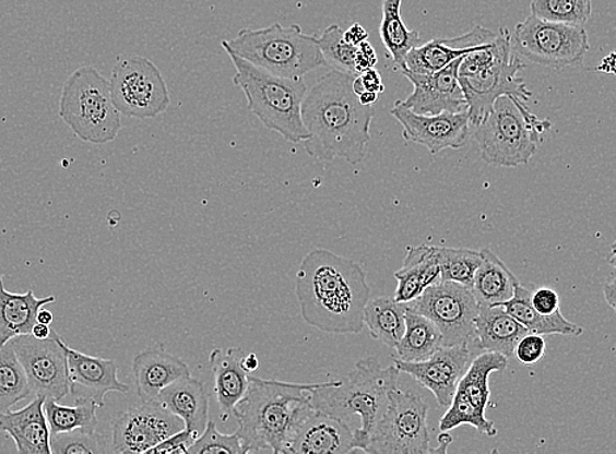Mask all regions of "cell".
<instances>
[{"mask_svg":"<svg viewBox=\"0 0 616 454\" xmlns=\"http://www.w3.org/2000/svg\"><path fill=\"white\" fill-rule=\"evenodd\" d=\"M295 295L307 325L332 334H359L371 288L363 266L318 248L301 260Z\"/></svg>","mask_w":616,"mask_h":454,"instance_id":"cell-1","label":"cell"},{"mask_svg":"<svg viewBox=\"0 0 616 454\" xmlns=\"http://www.w3.org/2000/svg\"><path fill=\"white\" fill-rule=\"evenodd\" d=\"M356 76L333 69L307 92L301 104L308 131L304 144L313 160L331 163L340 157L352 166L364 162L376 109L358 101L352 87Z\"/></svg>","mask_w":616,"mask_h":454,"instance_id":"cell-2","label":"cell"},{"mask_svg":"<svg viewBox=\"0 0 616 454\" xmlns=\"http://www.w3.org/2000/svg\"><path fill=\"white\" fill-rule=\"evenodd\" d=\"M328 383L294 384L249 377L247 394L234 410L245 453H285L300 420L312 409L311 392Z\"/></svg>","mask_w":616,"mask_h":454,"instance_id":"cell-3","label":"cell"},{"mask_svg":"<svg viewBox=\"0 0 616 454\" xmlns=\"http://www.w3.org/2000/svg\"><path fill=\"white\" fill-rule=\"evenodd\" d=\"M523 69L522 58L511 48L510 33L505 28L494 41L462 59L458 81L467 100L471 127L487 120L502 96L511 98L523 113H531L528 101L533 94L518 75Z\"/></svg>","mask_w":616,"mask_h":454,"instance_id":"cell-4","label":"cell"},{"mask_svg":"<svg viewBox=\"0 0 616 454\" xmlns=\"http://www.w3.org/2000/svg\"><path fill=\"white\" fill-rule=\"evenodd\" d=\"M395 365L383 367L377 358L357 361L344 379L330 381L311 392L313 409L346 420L358 416L363 427L354 430L356 452H366L371 432L389 406V394L398 387Z\"/></svg>","mask_w":616,"mask_h":454,"instance_id":"cell-5","label":"cell"},{"mask_svg":"<svg viewBox=\"0 0 616 454\" xmlns=\"http://www.w3.org/2000/svg\"><path fill=\"white\" fill-rule=\"evenodd\" d=\"M235 69L233 83L246 96L247 109L268 130L291 143H304L308 131L301 120V104L307 94L304 77L288 79L271 74L225 50Z\"/></svg>","mask_w":616,"mask_h":454,"instance_id":"cell-6","label":"cell"},{"mask_svg":"<svg viewBox=\"0 0 616 454\" xmlns=\"http://www.w3.org/2000/svg\"><path fill=\"white\" fill-rule=\"evenodd\" d=\"M222 48L273 75L288 79H300L328 65L318 37L306 35L298 24L245 28L229 41H223Z\"/></svg>","mask_w":616,"mask_h":454,"instance_id":"cell-7","label":"cell"},{"mask_svg":"<svg viewBox=\"0 0 616 454\" xmlns=\"http://www.w3.org/2000/svg\"><path fill=\"white\" fill-rule=\"evenodd\" d=\"M58 113L72 133L85 143L114 142L122 128L121 113L111 97L110 81L94 65H82L68 77Z\"/></svg>","mask_w":616,"mask_h":454,"instance_id":"cell-8","label":"cell"},{"mask_svg":"<svg viewBox=\"0 0 616 454\" xmlns=\"http://www.w3.org/2000/svg\"><path fill=\"white\" fill-rule=\"evenodd\" d=\"M550 127L549 121L523 113L511 98L502 96L487 120L475 128L482 159L495 167L526 166Z\"/></svg>","mask_w":616,"mask_h":454,"instance_id":"cell-9","label":"cell"},{"mask_svg":"<svg viewBox=\"0 0 616 454\" xmlns=\"http://www.w3.org/2000/svg\"><path fill=\"white\" fill-rule=\"evenodd\" d=\"M510 43L522 59L554 70L577 68L590 49L582 25L547 22L534 15L516 25Z\"/></svg>","mask_w":616,"mask_h":454,"instance_id":"cell-10","label":"cell"},{"mask_svg":"<svg viewBox=\"0 0 616 454\" xmlns=\"http://www.w3.org/2000/svg\"><path fill=\"white\" fill-rule=\"evenodd\" d=\"M428 405L415 393L400 391L389 394V406L371 432L366 453H430Z\"/></svg>","mask_w":616,"mask_h":454,"instance_id":"cell-11","label":"cell"},{"mask_svg":"<svg viewBox=\"0 0 616 454\" xmlns=\"http://www.w3.org/2000/svg\"><path fill=\"white\" fill-rule=\"evenodd\" d=\"M110 89L118 111L137 120L161 116L170 104L161 70L141 56L118 59L111 71Z\"/></svg>","mask_w":616,"mask_h":454,"instance_id":"cell-12","label":"cell"},{"mask_svg":"<svg viewBox=\"0 0 616 454\" xmlns=\"http://www.w3.org/2000/svg\"><path fill=\"white\" fill-rule=\"evenodd\" d=\"M406 307L435 322L442 333L443 346L475 342L478 302L469 287L441 280L425 289Z\"/></svg>","mask_w":616,"mask_h":454,"instance_id":"cell-13","label":"cell"},{"mask_svg":"<svg viewBox=\"0 0 616 454\" xmlns=\"http://www.w3.org/2000/svg\"><path fill=\"white\" fill-rule=\"evenodd\" d=\"M10 344L24 367L32 396L61 401L71 394L68 354L55 331L46 339L17 335Z\"/></svg>","mask_w":616,"mask_h":454,"instance_id":"cell-14","label":"cell"},{"mask_svg":"<svg viewBox=\"0 0 616 454\" xmlns=\"http://www.w3.org/2000/svg\"><path fill=\"white\" fill-rule=\"evenodd\" d=\"M186 429L182 420L164 407L159 401H146L131 407L115 419L111 426V452L149 453L163 440Z\"/></svg>","mask_w":616,"mask_h":454,"instance_id":"cell-15","label":"cell"},{"mask_svg":"<svg viewBox=\"0 0 616 454\" xmlns=\"http://www.w3.org/2000/svg\"><path fill=\"white\" fill-rule=\"evenodd\" d=\"M471 361L470 347L467 344H462L443 346L423 361L412 363V361L393 359V365L400 372L410 374L419 385L431 392L439 406L449 407Z\"/></svg>","mask_w":616,"mask_h":454,"instance_id":"cell-16","label":"cell"},{"mask_svg":"<svg viewBox=\"0 0 616 454\" xmlns=\"http://www.w3.org/2000/svg\"><path fill=\"white\" fill-rule=\"evenodd\" d=\"M391 116L402 124L406 142L422 144L431 155L443 150H459L465 146L471 136L469 111L424 116L395 103Z\"/></svg>","mask_w":616,"mask_h":454,"instance_id":"cell-17","label":"cell"},{"mask_svg":"<svg viewBox=\"0 0 616 454\" xmlns=\"http://www.w3.org/2000/svg\"><path fill=\"white\" fill-rule=\"evenodd\" d=\"M463 58L457 59L433 74L403 72L412 83L413 91L405 100H399L396 104L412 110L413 113L424 116L461 113L467 110V100L458 81V70Z\"/></svg>","mask_w":616,"mask_h":454,"instance_id":"cell-18","label":"cell"},{"mask_svg":"<svg viewBox=\"0 0 616 454\" xmlns=\"http://www.w3.org/2000/svg\"><path fill=\"white\" fill-rule=\"evenodd\" d=\"M356 452L354 431L346 420L327 416L317 409L306 414L294 432L287 454H345Z\"/></svg>","mask_w":616,"mask_h":454,"instance_id":"cell-19","label":"cell"},{"mask_svg":"<svg viewBox=\"0 0 616 454\" xmlns=\"http://www.w3.org/2000/svg\"><path fill=\"white\" fill-rule=\"evenodd\" d=\"M494 32L476 25L463 36L436 38L413 48L405 58V71L413 74H433L457 61L459 58L482 49L485 44L494 41Z\"/></svg>","mask_w":616,"mask_h":454,"instance_id":"cell-20","label":"cell"},{"mask_svg":"<svg viewBox=\"0 0 616 454\" xmlns=\"http://www.w3.org/2000/svg\"><path fill=\"white\" fill-rule=\"evenodd\" d=\"M63 347L68 354L71 394L94 399L98 407H104L108 393L127 394L130 391L129 385L118 379L115 360L90 357L69 347L64 342Z\"/></svg>","mask_w":616,"mask_h":454,"instance_id":"cell-21","label":"cell"},{"mask_svg":"<svg viewBox=\"0 0 616 454\" xmlns=\"http://www.w3.org/2000/svg\"><path fill=\"white\" fill-rule=\"evenodd\" d=\"M137 396L146 401L156 399L159 393L175 381L192 377L186 361L167 353L163 347L149 348L133 360Z\"/></svg>","mask_w":616,"mask_h":454,"instance_id":"cell-22","label":"cell"},{"mask_svg":"<svg viewBox=\"0 0 616 454\" xmlns=\"http://www.w3.org/2000/svg\"><path fill=\"white\" fill-rule=\"evenodd\" d=\"M44 397L16 411L0 414V431L7 433L22 454H51L50 429L44 410Z\"/></svg>","mask_w":616,"mask_h":454,"instance_id":"cell-23","label":"cell"},{"mask_svg":"<svg viewBox=\"0 0 616 454\" xmlns=\"http://www.w3.org/2000/svg\"><path fill=\"white\" fill-rule=\"evenodd\" d=\"M245 355V350H241L240 347H229L226 350L215 348L210 353V370L214 377V392L218 401L222 422H227L236 405L247 394L249 377L241 367V359Z\"/></svg>","mask_w":616,"mask_h":454,"instance_id":"cell-24","label":"cell"},{"mask_svg":"<svg viewBox=\"0 0 616 454\" xmlns=\"http://www.w3.org/2000/svg\"><path fill=\"white\" fill-rule=\"evenodd\" d=\"M156 399L179 417L196 438L205 431L209 422V396L202 381L192 377L177 380L164 387Z\"/></svg>","mask_w":616,"mask_h":454,"instance_id":"cell-25","label":"cell"},{"mask_svg":"<svg viewBox=\"0 0 616 454\" xmlns=\"http://www.w3.org/2000/svg\"><path fill=\"white\" fill-rule=\"evenodd\" d=\"M528 328L502 307H478L475 319V344L484 351L498 353L511 358L518 342Z\"/></svg>","mask_w":616,"mask_h":454,"instance_id":"cell-26","label":"cell"},{"mask_svg":"<svg viewBox=\"0 0 616 454\" xmlns=\"http://www.w3.org/2000/svg\"><path fill=\"white\" fill-rule=\"evenodd\" d=\"M398 287L393 299L399 302L416 300L426 288L441 282L438 247L418 246L406 249L402 268L395 274Z\"/></svg>","mask_w":616,"mask_h":454,"instance_id":"cell-27","label":"cell"},{"mask_svg":"<svg viewBox=\"0 0 616 454\" xmlns=\"http://www.w3.org/2000/svg\"><path fill=\"white\" fill-rule=\"evenodd\" d=\"M55 301L56 296L36 298L33 289L25 294L9 292L0 276V346L9 344L17 335L32 334L39 309Z\"/></svg>","mask_w":616,"mask_h":454,"instance_id":"cell-28","label":"cell"},{"mask_svg":"<svg viewBox=\"0 0 616 454\" xmlns=\"http://www.w3.org/2000/svg\"><path fill=\"white\" fill-rule=\"evenodd\" d=\"M481 253L483 260L476 270L472 292L478 306H500L513 298L520 280L490 248L482 249Z\"/></svg>","mask_w":616,"mask_h":454,"instance_id":"cell-29","label":"cell"},{"mask_svg":"<svg viewBox=\"0 0 616 454\" xmlns=\"http://www.w3.org/2000/svg\"><path fill=\"white\" fill-rule=\"evenodd\" d=\"M505 311L513 315L521 325L528 328L529 333L540 335H566V337H581L583 327L568 321L561 312L544 315L536 312L531 306V291L524 288L521 283L517 286L513 298L501 302Z\"/></svg>","mask_w":616,"mask_h":454,"instance_id":"cell-30","label":"cell"},{"mask_svg":"<svg viewBox=\"0 0 616 454\" xmlns=\"http://www.w3.org/2000/svg\"><path fill=\"white\" fill-rule=\"evenodd\" d=\"M442 347V333L435 322L406 307L405 332L398 346L393 348L396 350L393 359L415 363L430 358Z\"/></svg>","mask_w":616,"mask_h":454,"instance_id":"cell-31","label":"cell"},{"mask_svg":"<svg viewBox=\"0 0 616 454\" xmlns=\"http://www.w3.org/2000/svg\"><path fill=\"white\" fill-rule=\"evenodd\" d=\"M405 302H399L390 296H380L367 302L364 322L374 339L395 348L405 332Z\"/></svg>","mask_w":616,"mask_h":454,"instance_id":"cell-32","label":"cell"},{"mask_svg":"<svg viewBox=\"0 0 616 454\" xmlns=\"http://www.w3.org/2000/svg\"><path fill=\"white\" fill-rule=\"evenodd\" d=\"M403 0H383L379 36L396 68L405 70V58L419 44V33L406 28L402 19Z\"/></svg>","mask_w":616,"mask_h":454,"instance_id":"cell-33","label":"cell"},{"mask_svg":"<svg viewBox=\"0 0 616 454\" xmlns=\"http://www.w3.org/2000/svg\"><path fill=\"white\" fill-rule=\"evenodd\" d=\"M509 366V358L502 354L484 351L471 361L467 372L458 385L457 392L462 393L472 405L485 414L489 403V377L494 372H502Z\"/></svg>","mask_w":616,"mask_h":454,"instance_id":"cell-34","label":"cell"},{"mask_svg":"<svg viewBox=\"0 0 616 454\" xmlns=\"http://www.w3.org/2000/svg\"><path fill=\"white\" fill-rule=\"evenodd\" d=\"M97 407L95 401L87 397H78L72 406L59 405L58 401L46 398L44 410L51 435L75 430L96 432Z\"/></svg>","mask_w":616,"mask_h":454,"instance_id":"cell-35","label":"cell"},{"mask_svg":"<svg viewBox=\"0 0 616 454\" xmlns=\"http://www.w3.org/2000/svg\"><path fill=\"white\" fill-rule=\"evenodd\" d=\"M31 396L28 378L9 342L0 346V414Z\"/></svg>","mask_w":616,"mask_h":454,"instance_id":"cell-36","label":"cell"},{"mask_svg":"<svg viewBox=\"0 0 616 454\" xmlns=\"http://www.w3.org/2000/svg\"><path fill=\"white\" fill-rule=\"evenodd\" d=\"M531 15L547 22L585 25L593 13V0H531Z\"/></svg>","mask_w":616,"mask_h":454,"instance_id":"cell-37","label":"cell"},{"mask_svg":"<svg viewBox=\"0 0 616 454\" xmlns=\"http://www.w3.org/2000/svg\"><path fill=\"white\" fill-rule=\"evenodd\" d=\"M482 253L463 248L438 247V261L441 280L455 282L472 288L475 273L482 263Z\"/></svg>","mask_w":616,"mask_h":454,"instance_id":"cell-38","label":"cell"},{"mask_svg":"<svg viewBox=\"0 0 616 454\" xmlns=\"http://www.w3.org/2000/svg\"><path fill=\"white\" fill-rule=\"evenodd\" d=\"M319 48L327 64L334 70L346 72V74L359 75L356 70L357 46L347 44L344 39V31L337 24L327 26L318 37Z\"/></svg>","mask_w":616,"mask_h":454,"instance_id":"cell-39","label":"cell"},{"mask_svg":"<svg viewBox=\"0 0 616 454\" xmlns=\"http://www.w3.org/2000/svg\"><path fill=\"white\" fill-rule=\"evenodd\" d=\"M464 425L474 427L478 432L489 438L497 435L495 423L485 418V414L477 410L462 393L455 392L448 411L445 413L441 422H439V431L450 432Z\"/></svg>","mask_w":616,"mask_h":454,"instance_id":"cell-40","label":"cell"},{"mask_svg":"<svg viewBox=\"0 0 616 454\" xmlns=\"http://www.w3.org/2000/svg\"><path fill=\"white\" fill-rule=\"evenodd\" d=\"M245 454L238 433H222L212 420L205 431L189 446L188 454Z\"/></svg>","mask_w":616,"mask_h":454,"instance_id":"cell-41","label":"cell"},{"mask_svg":"<svg viewBox=\"0 0 616 454\" xmlns=\"http://www.w3.org/2000/svg\"><path fill=\"white\" fill-rule=\"evenodd\" d=\"M51 453L55 454H95L104 452L103 438L96 432L75 430L57 433L50 438Z\"/></svg>","mask_w":616,"mask_h":454,"instance_id":"cell-42","label":"cell"},{"mask_svg":"<svg viewBox=\"0 0 616 454\" xmlns=\"http://www.w3.org/2000/svg\"><path fill=\"white\" fill-rule=\"evenodd\" d=\"M514 355L523 366L540 363L546 355V340H544L543 335L528 333L518 342Z\"/></svg>","mask_w":616,"mask_h":454,"instance_id":"cell-43","label":"cell"},{"mask_svg":"<svg viewBox=\"0 0 616 454\" xmlns=\"http://www.w3.org/2000/svg\"><path fill=\"white\" fill-rule=\"evenodd\" d=\"M197 438L193 435L192 432L183 429L175 435L169 437L166 440H163L161 444L154 446L153 450L149 451V453L155 454H188L189 446L194 443Z\"/></svg>","mask_w":616,"mask_h":454,"instance_id":"cell-44","label":"cell"},{"mask_svg":"<svg viewBox=\"0 0 616 454\" xmlns=\"http://www.w3.org/2000/svg\"><path fill=\"white\" fill-rule=\"evenodd\" d=\"M531 306L544 315L554 314L560 311V298L555 289L541 287L531 292Z\"/></svg>","mask_w":616,"mask_h":454,"instance_id":"cell-45","label":"cell"},{"mask_svg":"<svg viewBox=\"0 0 616 454\" xmlns=\"http://www.w3.org/2000/svg\"><path fill=\"white\" fill-rule=\"evenodd\" d=\"M354 62H356V70L358 74H363V72L374 69V65L378 63V57L370 43L365 41L358 46L356 61Z\"/></svg>","mask_w":616,"mask_h":454,"instance_id":"cell-46","label":"cell"},{"mask_svg":"<svg viewBox=\"0 0 616 454\" xmlns=\"http://www.w3.org/2000/svg\"><path fill=\"white\" fill-rule=\"evenodd\" d=\"M360 79H363L364 87L366 91L376 92V94H382L384 91V84L382 82V76H380L379 72L376 69H370L363 74H359Z\"/></svg>","mask_w":616,"mask_h":454,"instance_id":"cell-47","label":"cell"},{"mask_svg":"<svg viewBox=\"0 0 616 454\" xmlns=\"http://www.w3.org/2000/svg\"><path fill=\"white\" fill-rule=\"evenodd\" d=\"M369 38V33L364 28L363 25L354 23L344 32V39L347 44L353 46H358Z\"/></svg>","mask_w":616,"mask_h":454,"instance_id":"cell-48","label":"cell"},{"mask_svg":"<svg viewBox=\"0 0 616 454\" xmlns=\"http://www.w3.org/2000/svg\"><path fill=\"white\" fill-rule=\"evenodd\" d=\"M603 296L609 308L616 312V279L609 280L603 287Z\"/></svg>","mask_w":616,"mask_h":454,"instance_id":"cell-49","label":"cell"},{"mask_svg":"<svg viewBox=\"0 0 616 454\" xmlns=\"http://www.w3.org/2000/svg\"><path fill=\"white\" fill-rule=\"evenodd\" d=\"M596 71L606 72V74L616 75V50L603 58Z\"/></svg>","mask_w":616,"mask_h":454,"instance_id":"cell-50","label":"cell"},{"mask_svg":"<svg viewBox=\"0 0 616 454\" xmlns=\"http://www.w3.org/2000/svg\"><path fill=\"white\" fill-rule=\"evenodd\" d=\"M241 367L247 373H253L259 370L260 361L258 355L251 353L246 354L241 359Z\"/></svg>","mask_w":616,"mask_h":454,"instance_id":"cell-51","label":"cell"},{"mask_svg":"<svg viewBox=\"0 0 616 454\" xmlns=\"http://www.w3.org/2000/svg\"><path fill=\"white\" fill-rule=\"evenodd\" d=\"M51 328L50 325H45V324H39V322H37V324L35 326H33L32 328V335L35 338L38 339H46L49 338L51 335Z\"/></svg>","mask_w":616,"mask_h":454,"instance_id":"cell-52","label":"cell"},{"mask_svg":"<svg viewBox=\"0 0 616 454\" xmlns=\"http://www.w3.org/2000/svg\"><path fill=\"white\" fill-rule=\"evenodd\" d=\"M439 446L438 449L430 450V453H446L448 452V446L452 442V438L449 432H442L441 437L438 438Z\"/></svg>","mask_w":616,"mask_h":454,"instance_id":"cell-53","label":"cell"},{"mask_svg":"<svg viewBox=\"0 0 616 454\" xmlns=\"http://www.w3.org/2000/svg\"><path fill=\"white\" fill-rule=\"evenodd\" d=\"M52 321H55V314H52L49 309H45L44 307L39 309L37 313V322H39V324L51 325Z\"/></svg>","mask_w":616,"mask_h":454,"instance_id":"cell-54","label":"cell"},{"mask_svg":"<svg viewBox=\"0 0 616 454\" xmlns=\"http://www.w3.org/2000/svg\"><path fill=\"white\" fill-rule=\"evenodd\" d=\"M378 100V94L376 92L365 91L364 94L358 96V101L365 107H370V105L376 104Z\"/></svg>","mask_w":616,"mask_h":454,"instance_id":"cell-55","label":"cell"},{"mask_svg":"<svg viewBox=\"0 0 616 454\" xmlns=\"http://www.w3.org/2000/svg\"><path fill=\"white\" fill-rule=\"evenodd\" d=\"M353 92L354 94H356L357 96H359L360 94H364V92L366 91L364 87V83H363V79H360L359 75H357L356 77L353 79Z\"/></svg>","mask_w":616,"mask_h":454,"instance_id":"cell-56","label":"cell"},{"mask_svg":"<svg viewBox=\"0 0 616 454\" xmlns=\"http://www.w3.org/2000/svg\"><path fill=\"white\" fill-rule=\"evenodd\" d=\"M609 265L616 268V241L613 243L612 247V254H609L608 259Z\"/></svg>","mask_w":616,"mask_h":454,"instance_id":"cell-57","label":"cell"}]
</instances>
